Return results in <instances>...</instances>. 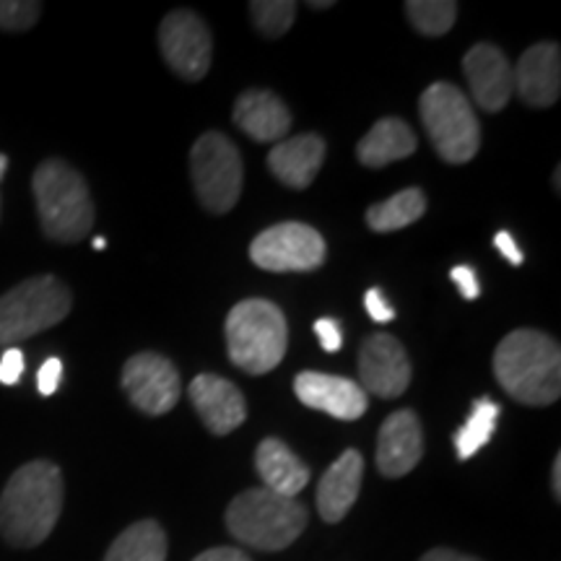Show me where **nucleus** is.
Returning a JSON list of instances; mask_svg holds the SVG:
<instances>
[{
	"mask_svg": "<svg viewBox=\"0 0 561 561\" xmlns=\"http://www.w3.org/2000/svg\"><path fill=\"white\" fill-rule=\"evenodd\" d=\"M42 231L55 242L73 244L87 240L94 224V203L89 185L62 159L42 161L32 178Z\"/></svg>",
	"mask_w": 561,
	"mask_h": 561,
	"instance_id": "7ed1b4c3",
	"label": "nucleus"
},
{
	"mask_svg": "<svg viewBox=\"0 0 561 561\" xmlns=\"http://www.w3.org/2000/svg\"><path fill=\"white\" fill-rule=\"evenodd\" d=\"M426 214V195L419 187H405L392 198L375 203L367 210V224L375 231H398L416 224Z\"/></svg>",
	"mask_w": 561,
	"mask_h": 561,
	"instance_id": "b1692460",
	"label": "nucleus"
},
{
	"mask_svg": "<svg viewBox=\"0 0 561 561\" xmlns=\"http://www.w3.org/2000/svg\"><path fill=\"white\" fill-rule=\"evenodd\" d=\"M234 123L252 140L271 144L289 133L291 112L273 91L250 89L234 104Z\"/></svg>",
	"mask_w": 561,
	"mask_h": 561,
	"instance_id": "6ab92c4d",
	"label": "nucleus"
},
{
	"mask_svg": "<svg viewBox=\"0 0 561 561\" xmlns=\"http://www.w3.org/2000/svg\"><path fill=\"white\" fill-rule=\"evenodd\" d=\"M24 375V354L16 346L5 348L0 356V382L3 385H16Z\"/></svg>",
	"mask_w": 561,
	"mask_h": 561,
	"instance_id": "c85d7f7f",
	"label": "nucleus"
},
{
	"mask_svg": "<svg viewBox=\"0 0 561 561\" xmlns=\"http://www.w3.org/2000/svg\"><path fill=\"white\" fill-rule=\"evenodd\" d=\"M193 561H250V557L240 549H231V546H219V549L203 551Z\"/></svg>",
	"mask_w": 561,
	"mask_h": 561,
	"instance_id": "f704fd0d",
	"label": "nucleus"
},
{
	"mask_svg": "<svg viewBox=\"0 0 561 561\" xmlns=\"http://www.w3.org/2000/svg\"><path fill=\"white\" fill-rule=\"evenodd\" d=\"M294 392L307 409L325 411L341 421L362 419L369 405L362 385L346 377L322 375V371H301L294 380Z\"/></svg>",
	"mask_w": 561,
	"mask_h": 561,
	"instance_id": "4468645a",
	"label": "nucleus"
},
{
	"mask_svg": "<svg viewBox=\"0 0 561 561\" xmlns=\"http://www.w3.org/2000/svg\"><path fill=\"white\" fill-rule=\"evenodd\" d=\"M405 16L413 30L424 37H442L453 30L455 19H458V3L453 0H409Z\"/></svg>",
	"mask_w": 561,
	"mask_h": 561,
	"instance_id": "a878e982",
	"label": "nucleus"
},
{
	"mask_svg": "<svg viewBox=\"0 0 561 561\" xmlns=\"http://www.w3.org/2000/svg\"><path fill=\"white\" fill-rule=\"evenodd\" d=\"M62 473L55 462L21 466L0 494V536L16 549H32L50 536L62 512Z\"/></svg>",
	"mask_w": 561,
	"mask_h": 561,
	"instance_id": "f257e3e1",
	"label": "nucleus"
},
{
	"mask_svg": "<svg viewBox=\"0 0 561 561\" xmlns=\"http://www.w3.org/2000/svg\"><path fill=\"white\" fill-rule=\"evenodd\" d=\"M314 333H318L322 348H325L328 354H335V351L341 348L343 333H341L339 322H335V320H331V318H320L318 322H314Z\"/></svg>",
	"mask_w": 561,
	"mask_h": 561,
	"instance_id": "473e14b6",
	"label": "nucleus"
},
{
	"mask_svg": "<svg viewBox=\"0 0 561 561\" xmlns=\"http://www.w3.org/2000/svg\"><path fill=\"white\" fill-rule=\"evenodd\" d=\"M450 276L455 280V286H458V289H460L462 297H466L468 301L479 299L481 284H479V276H476V271L471 268V265H455Z\"/></svg>",
	"mask_w": 561,
	"mask_h": 561,
	"instance_id": "7c9ffc66",
	"label": "nucleus"
},
{
	"mask_svg": "<svg viewBox=\"0 0 561 561\" xmlns=\"http://www.w3.org/2000/svg\"><path fill=\"white\" fill-rule=\"evenodd\" d=\"M123 390L136 409L149 416H161L180 401V371L167 356L144 351L125 362Z\"/></svg>",
	"mask_w": 561,
	"mask_h": 561,
	"instance_id": "9b49d317",
	"label": "nucleus"
},
{
	"mask_svg": "<svg viewBox=\"0 0 561 561\" xmlns=\"http://www.w3.org/2000/svg\"><path fill=\"white\" fill-rule=\"evenodd\" d=\"M322 161H325V140L318 133L278 140L268 153V167L273 178L284 182L294 191H305L318 178Z\"/></svg>",
	"mask_w": 561,
	"mask_h": 561,
	"instance_id": "a211bd4d",
	"label": "nucleus"
},
{
	"mask_svg": "<svg viewBox=\"0 0 561 561\" xmlns=\"http://www.w3.org/2000/svg\"><path fill=\"white\" fill-rule=\"evenodd\" d=\"M60 377H62V362L60 359H47L42 364L39 371H37V388L42 396H53L55 390H58L60 385Z\"/></svg>",
	"mask_w": 561,
	"mask_h": 561,
	"instance_id": "2f4dec72",
	"label": "nucleus"
},
{
	"mask_svg": "<svg viewBox=\"0 0 561 561\" xmlns=\"http://www.w3.org/2000/svg\"><path fill=\"white\" fill-rule=\"evenodd\" d=\"M255 468L261 473L265 489L276 491L280 496H289V500H294L310 483V468L276 437L263 439L257 445Z\"/></svg>",
	"mask_w": 561,
	"mask_h": 561,
	"instance_id": "412c9836",
	"label": "nucleus"
},
{
	"mask_svg": "<svg viewBox=\"0 0 561 561\" xmlns=\"http://www.w3.org/2000/svg\"><path fill=\"white\" fill-rule=\"evenodd\" d=\"M73 297L55 276H34L21 280L0 297V346L21 343L42 331H50L68 318Z\"/></svg>",
	"mask_w": 561,
	"mask_h": 561,
	"instance_id": "0eeeda50",
	"label": "nucleus"
},
{
	"mask_svg": "<svg viewBox=\"0 0 561 561\" xmlns=\"http://www.w3.org/2000/svg\"><path fill=\"white\" fill-rule=\"evenodd\" d=\"M515 94L528 107H551L561 91V55L557 42H541L520 55L512 70Z\"/></svg>",
	"mask_w": 561,
	"mask_h": 561,
	"instance_id": "dca6fc26",
	"label": "nucleus"
},
{
	"mask_svg": "<svg viewBox=\"0 0 561 561\" xmlns=\"http://www.w3.org/2000/svg\"><path fill=\"white\" fill-rule=\"evenodd\" d=\"M419 140L416 133L411 130L409 123H403L401 117H382L380 123L371 125V130L359 140L356 146V159L364 167L371 170H380L392 161L409 159L416 151Z\"/></svg>",
	"mask_w": 561,
	"mask_h": 561,
	"instance_id": "4be33fe9",
	"label": "nucleus"
},
{
	"mask_svg": "<svg viewBox=\"0 0 561 561\" xmlns=\"http://www.w3.org/2000/svg\"><path fill=\"white\" fill-rule=\"evenodd\" d=\"M364 307H367L369 318L375 322H390L396 320V310L388 305V299H385L382 289H369L367 294H364Z\"/></svg>",
	"mask_w": 561,
	"mask_h": 561,
	"instance_id": "c756f323",
	"label": "nucleus"
},
{
	"mask_svg": "<svg viewBox=\"0 0 561 561\" xmlns=\"http://www.w3.org/2000/svg\"><path fill=\"white\" fill-rule=\"evenodd\" d=\"M167 536L157 520H140L125 528L110 546L104 561H164Z\"/></svg>",
	"mask_w": 561,
	"mask_h": 561,
	"instance_id": "5701e85b",
	"label": "nucleus"
},
{
	"mask_svg": "<svg viewBox=\"0 0 561 561\" xmlns=\"http://www.w3.org/2000/svg\"><path fill=\"white\" fill-rule=\"evenodd\" d=\"M462 73L468 79L473 102L486 112H502L515 94L510 60L504 58L500 47L489 45V42H481L466 53Z\"/></svg>",
	"mask_w": 561,
	"mask_h": 561,
	"instance_id": "ddd939ff",
	"label": "nucleus"
},
{
	"mask_svg": "<svg viewBox=\"0 0 561 561\" xmlns=\"http://www.w3.org/2000/svg\"><path fill=\"white\" fill-rule=\"evenodd\" d=\"M250 16L263 37L276 39L291 30L294 19H297V3H291V0H255V3H250Z\"/></svg>",
	"mask_w": 561,
	"mask_h": 561,
	"instance_id": "bb28decb",
	"label": "nucleus"
},
{
	"mask_svg": "<svg viewBox=\"0 0 561 561\" xmlns=\"http://www.w3.org/2000/svg\"><path fill=\"white\" fill-rule=\"evenodd\" d=\"M42 3L32 0H0V30L26 32L37 24Z\"/></svg>",
	"mask_w": 561,
	"mask_h": 561,
	"instance_id": "cd10ccee",
	"label": "nucleus"
},
{
	"mask_svg": "<svg viewBox=\"0 0 561 561\" xmlns=\"http://www.w3.org/2000/svg\"><path fill=\"white\" fill-rule=\"evenodd\" d=\"M424 455V432L413 411H396L385 419L377 437V468L385 479H401L419 466Z\"/></svg>",
	"mask_w": 561,
	"mask_h": 561,
	"instance_id": "2eb2a0df",
	"label": "nucleus"
},
{
	"mask_svg": "<svg viewBox=\"0 0 561 561\" xmlns=\"http://www.w3.org/2000/svg\"><path fill=\"white\" fill-rule=\"evenodd\" d=\"M561 170H557V172H553V187H557V193L561 191Z\"/></svg>",
	"mask_w": 561,
	"mask_h": 561,
	"instance_id": "ea45409f",
	"label": "nucleus"
},
{
	"mask_svg": "<svg viewBox=\"0 0 561 561\" xmlns=\"http://www.w3.org/2000/svg\"><path fill=\"white\" fill-rule=\"evenodd\" d=\"M5 170H9V157H5V153H0V180H3Z\"/></svg>",
	"mask_w": 561,
	"mask_h": 561,
	"instance_id": "4c0bfd02",
	"label": "nucleus"
},
{
	"mask_svg": "<svg viewBox=\"0 0 561 561\" xmlns=\"http://www.w3.org/2000/svg\"><path fill=\"white\" fill-rule=\"evenodd\" d=\"M191 401L210 434L224 437L248 419L244 396L234 382L216 375H198L191 382Z\"/></svg>",
	"mask_w": 561,
	"mask_h": 561,
	"instance_id": "f3484780",
	"label": "nucleus"
},
{
	"mask_svg": "<svg viewBox=\"0 0 561 561\" xmlns=\"http://www.w3.org/2000/svg\"><path fill=\"white\" fill-rule=\"evenodd\" d=\"M364 460L356 450H346L328 468L318 486V510L325 523H341L354 507L362 489Z\"/></svg>",
	"mask_w": 561,
	"mask_h": 561,
	"instance_id": "aec40b11",
	"label": "nucleus"
},
{
	"mask_svg": "<svg viewBox=\"0 0 561 561\" xmlns=\"http://www.w3.org/2000/svg\"><path fill=\"white\" fill-rule=\"evenodd\" d=\"M310 9H318V11L333 9V3H331V0H322V3H310Z\"/></svg>",
	"mask_w": 561,
	"mask_h": 561,
	"instance_id": "58836bf2",
	"label": "nucleus"
},
{
	"mask_svg": "<svg viewBox=\"0 0 561 561\" xmlns=\"http://www.w3.org/2000/svg\"><path fill=\"white\" fill-rule=\"evenodd\" d=\"M325 240L318 229L299 221L276 224L250 244V261L271 273H307L325 263Z\"/></svg>",
	"mask_w": 561,
	"mask_h": 561,
	"instance_id": "1a4fd4ad",
	"label": "nucleus"
},
{
	"mask_svg": "<svg viewBox=\"0 0 561 561\" xmlns=\"http://www.w3.org/2000/svg\"><path fill=\"white\" fill-rule=\"evenodd\" d=\"M362 385L377 398L403 396L411 382V364L405 348L388 333H375L359 348Z\"/></svg>",
	"mask_w": 561,
	"mask_h": 561,
	"instance_id": "f8f14e48",
	"label": "nucleus"
},
{
	"mask_svg": "<svg viewBox=\"0 0 561 561\" xmlns=\"http://www.w3.org/2000/svg\"><path fill=\"white\" fill-rule=\"evenodd\" d=\"M494 248L500 250L502 255L507 257V261H510L512 265H523V252H520V248H517V244H515V240H512L510 231H496Z\"/></svg>",
	"mask_w": 561,
	"mask_h": 561,
	"instance_id": "72a5a7b5",
	"label": "nucleus"
},
{
	"mask_svg": "<svg viewBox=\"0 0 561 561\" xmlns=\"http://www.w3.org/2000/svg\"><path fill=\"white\" fill-rule=\"evenodd\" d=\"M551 489H553V500H561V455L553 458V468H551Z\"/></svg>",
	"mask_w": 561,
	"mask_h": 561,
	"instance_id": "e433bc0d",
	"label": "nucleus"
},
{
	"mask_svg": "<svg viewBox=\"0 0 561 561\" xmlns=\"http://www.w3.org/2000/svg\"><path fill=\"white\" fill-rule=\"evenodd\" d=\"M494 375L512 401L551 405L561 396V348L541 331L520 328L494 351Z\"/></svg>",
	"mask_w": 561,
	"mask_h": 561,
	"instance_id": "f03ea898",
	"label": "nucleus"
},
{
	"mask_svg": "<svg viewBox=\"0 0 561 561\" xmlns=\"http://www.w3.org/2000/svg\"><path fill=\"white\" fill-rule=\"evenodd\" d=\"M286 318L268 299H244L227 318V351L234 367L248 375L276 369L286 354Z\"/></svg>",
	"mask_w": 561,
	"mask_h": 561,
	"instance_id": "39448f33",
	"label": "nucleus"
},
{
	"mask_svg": "<svg viewBox=\"0 0 561 561\" xmlns=\"http://www.w3.org/2000/svg\"><path fill=\"white\" fill-rule=\"evenodd\" d=\"M227 528L257 551H284L307 528V507L271 489H248L229 504Z\"/></svg>",
	"mask_w": 561,
	"mask_h": 561,
	"instance_id": "20e7f679",
	"label": "nucleus"
},
{
	"mask_svg": "<svg viewBox=\"0 0 561 561\" xmlns=\"http://www.w3.org/2000/svg\"><path fill=\"white\" fill-rule=\"evenodd\" d=\"M159 47L174 73L185 81H201L214 58V39L198 13L172 11L159 26Z\"/></svg>",
	"mask_w": 561,
	"mask_h": 561,
	"instance_id": "9d476101",
	"label": "nucleus"
},
{
	"mask_svg": "<svg viewBox=\"0 0 561 561\" xmlns=\"http://www.w3.org/2000/svg\"><path fill=\"white\" fill-rule=\"evenodd\" d=\"M500 411V403L489 401V398H479V401L473 403L471 416H468L466 424L455 432V450H458L460 460L473 458L483 445H489V439L494 437Z\"/></svg>",
	"mask_w": 561,
	"mask_h": 561,
	"instance_id": "393cba45",
	"label": "nucleus"
},
{
	"mask_svg": "<svg viewBox=\"0 0 561 561\" xmlns=\"http://www.w3.org/2000/svg\"><path fill=\"white\" fill-rule=\"evenodd\" d=\"M421 561H479V559L468 557V553L453 551V549H432L421 557Z\"/></svg>",
	"mask_w": 561,
	"mask_h": 561,
	"instance_id": "c9c22d12",
	"label": "nucleus"
},
{
	"mask_svg": "<svg viewBox=\"0 0 561 561\" xmlns=\"http://www.w3.org/2000/svg\"><path fill=\"white\" fill-rule=\"evenodd\" d=\"M94 248H96V250H104V248H107V242H104V237H96V240H94Z\"/></svg>",
	"mask_w": 561,
	"mask_h": 561,
	"instance_id": "a19ab883",
	"label": "nucleus"
},
{
	"mask_svg": "<svg viewBox=\"0 0 561 561\" xmlns=\"http://www.w3.org/2000/svg\"><path fill=\"white\" fill-rule=\"evenodd\" d=\"M193 187L203 208L210 214H229L242 193V157L224 133L208 130L191 151Z\"/></svg>",
	"mask_w": 561,
	"mask_h": 561,
	"instance_id": "6e6552de",
	"label": "nucleus"
},
{
	"mask_svg": "<svg viewBox=\"0 0 561 561\" xmlns=\"http://www.w3.org/2000/svg\"><path fill=\"white\" fill-rule=\"evenodd\" d=\"M421 123L434 151L447 164H466L481 149V123L455 83L437 81L421 94Z\"/></svg>",
	"mask_w": 561,
	"mask_h": 561,
	"instance_id": "423d86ee",
	"label": "nucleus"
}]
</instances>
